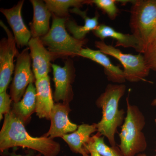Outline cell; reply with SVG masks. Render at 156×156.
Listing matches in <instances>:
<instances>
[{
  "label": "cell",
  "mask_w": 156,
  "mask_h": 156,
  "mask_svg": "<svg viewBox=\"0 0 156 156\" xmlns=\"http://www.w3.org/2000/svg\"><path fill=\"white\" fill-rule=\"evenodd\" d=\"M24 122L12 111L5 115L0 131V151L5 152L11 148H27L42 156H57L61 151L58 142L49 137H33L28 134Z\"/></svg>",
  "instance_id": "6da1fadb"
},
{
  "label": "cell",
  "mask_w": 156,
  "mask_h": 156,
  "mask_svg": "<svg viewBox=\"0 0 156 156\" xmlns=\"http://www.w3.org/2000/svg\"><path fill=\"white\" fill-rule=\"evenodd\" d=\"M126 91L124 84H108L96 101V105L102 110V118L97 124L98 132L107 138L111 146H116L115 134L126 118L125 111L119 108V102Z\"/></svg>",
  "instance_id": "7a4b0ae2"
},
{
  "label": "cell",
  "mask_w": 156,
  "mask_h": 156,
  "mask_svg": "<svg viewBox=\"0 0 156 156\" xmlns=\"http://www.w3.org/2000/svg\"><path fill=\"white\" fill-rule=\"evenodd\" d=\"M127 115L119 134V147L125 156L137 155L144 151L147 143L143 129L145 125V117L138 107L132 105L126 98Z\"/></svg>",
  "instance_id": "3957f363"
},
{
  "label": "cell",
  "mask_w": 156,
  "mask_h": 156,
  "mask_svg": "<svg viewBox=\"0 0 156 156\" xmlns=\"http://www.w3.org/2000/svg\"><path fill=\"white\" fill-rule=\"evenodd\" d=\"M130 27L139 43L140 53L144 54L156 30V0L132 1Z\"/></svg>",
  "instance_id": "277c9868"
},
{
  "label": "cell",
  "mask_w": 156,
  "mask_h": 156,
  "mask_svg": "<svg viewBox=\"0 0 156 156\" xmlns=\"http://www.w3.org/2000/svg\"><path fill=\"white\" fill-rule=\"evenodd\" d=\"M67 18L57 17L53 14L50 30L44 36L40 38L44 45L52 53L54 59L78 56L88 40H78L68 33L66 27Z\"/></svg>",
  "instance_id": "5b68a950"
},
{
  "label": "cell",
  "mask_w": 156,
  "mask_h": 156,
  "mask_svg": "<svg viewBox=\"0 0 156 156\" xmlns=\"http://www.w3.org/2000/svg\"><path fill=\"white\" fill-rule=\"evenodd\" d=\"M95 46L102 53L120 61L124 67L126 80L131 83L146 81L145 78L148 76L150 69L142 53L136 55L124 53L119 49L107 44L104 41H97L95 42Z\"/></svg>",
  "instance_id": "8992f818"
},
{
  "label": "cell",
  "mask_w": 156,
  "mask_h": 156,
  "mask_svg": "<svg viewBox=\"0 0 156 156\" xmlns=\"http://www.w3.org/2000/svg\"><path fill=\"white\" fill-rule=\"evenodd\" d=\"M29 52V48H26L17 56L14 76L10 87V96L14 103L21 100L29 85L36 81L31 68L32 60Z\"/></svg>",
  "instance_id": "52a82bcc"
},
{
  "label": "cell",
  "mask_w": 156,
  "mask_h": 156,
  "mask_svg": "<svg viewBox=\"0 0 156 156\" xmlns=\"http://www.w3.org/2000/svg\"><path fill=\"white\" fill-rule=\"evenodd\" d=\"M0 25L6 33L7 38L0 42V93L7 91L14 70V59L19 53L14 36L2 20Z\"/></svg>",
  "instance_id": "ba28073f"
},
{
  "label": "cell",
  "mask_w": 156,
  "mask_h": 156,
  "mask_svg": "<svg viewBox=\"0 0 156 156\" xmlns=\"http://www.w3.org/2000/svg\"><path fill=\"white\" fill-rule=\"evenodd\" d=\"M51 67L55 89L53 99L56 102L62 101V103L69 104L73 97L72 86L75 76L73 62L71 59H68L63 67L52 64Z\"/></svg>",
  "instance_id": "9c48e42d"
},
{
  "label": "cell",
  "mask_w": 156,
  "mask_h": 156,
  "mask_svg": "<svg viewBox=\"0 0 156 156\" xmlns=\"http://www.w3.org/2000/svg\"><path fill=\"white\" fill-rule=\"evenodd\" d=\"M69 104H55L50 113L51 122L49 131L43 136L53 139L61 137L68 133L73 132L77 129L78 126L70 121L69 114L71 111Z\"/></svg>",
  "instance_id": "30bf717a"
},
{
  "label": "cell",
  "mask_w": 156,
  "mask_h": 156,
  "mask_svg": "<svg viewBox=\"0 0 156 156\" xmlns=\"http://www.w3.org/2000/svg\"><path fill=\"white\" fill-rule=\"evenodd\" d=\"M28 46L36 80L47 76L52 65L51 61L54 60L52 53L45 48L40 38L31 37Z\"/></svg>",
  "instance_id": "8fae6325"
},
{
  "label": "cell",
  "mask_w": 156,
  "mask_h": 156,
  "mask_svg": "<svg viewBox=\"0 0 156 156\" xmlns=\"http://www.w3.org/2000/svg\"><path fill=\"white\" fill-rule=\"evenodd\" d=\"M24 1H20L17 5L9 9H1L13 31L15 41L18 48L28 46L32 37L30 31L27 27L21 15Z\"/></svg>",
  "instance_id": "7c38bea8"
},
{
  "label": "cell",
  "mask_w": 156,
  "mask_h": 156,
  "mask_svg": "<svg viewBox=\"0 0 156 156\" xmlns=\"http://www.w3.org/2000/svg\"><path fill=\"white\" fill-rule=\"evenodd\" d=\"M78 56L89 58L103 66L109 81L118 84H122L126 82L123 70L119 66L113 64L106 54L100 50H92L89 48H83Z\"/></svg>",
  "instance_id": "4fadbf2b"
},
{
  "label": "cell",
  "mask_w": 156,
  "mask_h": 156,
  "mask_svg": "<svg viewBox=\"0 0 156 156\" xmlns=\"http://www.w3.org/2000/svg\"><path fill=\"white\" fill-rule=\"evenodd\" d=\"M36 113L40 119L50 120V113L54 106V101L49 76L36 80Z\"/></svg>",
  "instance_id": "5bb4252c"
},
{
  "label": "cell",
  "mask_w": 156,
  "mask_h": 156,
  "mask_svg": "<svg viewBox=\"0 0 156 156\" xmlns=\"http://www.w3.org/2000/svg\"><path fill=\"white\" fill-rule=\"evenodd\" d=\"M30 2L34 10L33 19L30 24L32 37L41 38L50 30V19L52 13L44 1L31 0Z\"/></svg>",
  "instance_id": "9a60e30c"
},
{
  "label": "cell",
  "mask_w": 156,
  "mask_h": 156,
  "mask_svg": "<svg viewBox=\"0 0 156 156\" xmlns=\"http://www.w3.org/2000/svg\"><path fill=\"white\" fill-rule=\"evenodd\" d=\"M97 131V124H83L78 126L77 129L74 132L65 134L62 138L73 153L86 156L89 154L85 150L84 146L91 138V134Z\"/></svg>",
  "instance_id": "2e32d148"
},
{
  "label": "cell",
  "mask_w": 156,
  "mask_h": 156,
  "mask_svg": "<svg viewBox=\"0 0 156 156\" xmlns=\"http://www.w3.org/2000/svg\"><path fill=\"white\" fill-rule=\"evenodd\" d=\"M93 33L101 41H104L108 37L115 39L117 41L115 47L121 46L125 48H132L140 53L139 42L132 34L122 33L117 31L111 27L103 24L98 25L93 31Z\"/></svg>",
  "instance_id": "e0dca14e"
},
{
  "label": "cell",
  "mask_w": 156,
  "mask_h": 156,
  "mask_svg": "<svg viewBox=\"0 0 156 156\" xmlns=\"http://www.w3.org/2000/svg\"><path fill=\"white\" fill-rule=\"evenodd\" d=\"M70 11L72 13L79 14L85 21L83 26L78 25L74 20H67L66 22V28L72 34L73 37L77 40H84L87 34L95 30L99 25V15L98 13H96L94 17L90 18L87 16L86 11H81L80 9L74 8Z\"/></svg>",
  "instance_id": "ac0fdd59"
},
{
  "label": "cell",
  "mask_w": 156,
  "mask_h": 156,
  "mask_svg": "<svg viewBox=\"0 0 156 156\" xmlns=\"http://www.w3.org/2000/svg\"><path fill=\"white\" fill-rule=\"evenodd\" d=\"M36 108V89L33 83H31L27 87L22 99L13 103L11 111L25 123L31 115L35 112Z\"/></svg>",
  "instance_id": "d6986e66"
},
{
  "label": "cell",
  "mask_w": 156,
  "mask_h": 156,
  "mask_svg": "<svg viewBox=\"0 0 156 156\" xmlns=\"http://www.w3.org/2000/svg\"><path fill=\"white\" fill-rule=\"evenodd\" d=\"M84 149L88 154H89V151L94 150L102 156H125L117 146L110 147L107 145L105 142L104 136L98 132L91 136L84 146Z\"/></svg>",
  "instance_id": "ffe728a7"
},
{
  "label": "cell",
  "mask_w": 156,
  "mask_h": 156,
  "mask_svg": "<svg viewBox=\"0 0 156 156\" xmlns=\"http://www.w3.org/2000/svg\"><path fill=\"white\" fill-rule=\"evenodd\" d=\"M44 2L52 13L64 18H67L70 8L80 9L87 4V1L83 0H45Z\"/></svg>",
  "instance_id": "44dd1931"
},
{
  "label": "cell",
  "mask_w": 156,
  "mask_h": 156,
  "mask_svg": "<svg viewBox=\"0 0 156 156\" xmlns=\"http://www.w3.org/2000/svg\"><path fill=\"white\" fill-rule=\"evenodd\" d=\"M118 1L115 0H92L87 1V4H94L105 12L111 20H114L116 17L119 9L116 5Z\"/></svg>",
  "instance_id": "7402d4cb"
},
{
  "label": "cell",
  "mask_w": 156,
  "mask_h": 156,
  "mask_svg": "<svg viewBox=\"0 0 156 156\" xmlns=\"http://www.w3.org/2000/svg\"><path fill=\"white\" fill-rule=\"evenodd\" d=\"M12 100L11 96L5 91L0 93V120L3 118V115L11 111V105Z\"/></svg>",
  "instance_id": "603a6c76"
},
{
  "label": "cell",
  "mask_w": 156,
  "mask_h": 156,
  "mask_svg": "<svg viewBox=\"0 0 156 156\" xmlns=\"http://www.w3.org/2000/svg\"><path fill=\"white\" fill-rule=\"evenodd\" d=\"M148 67L150 70L156 71V52L144 54Z\"/></svg>",
  "instance_id": "cb8c5ba5"
},
{
  "label": "cell",
  "mask_w": 156,
  "mask_h": 156,
  "mask_svg": "<svg viewBox=\"0 0 156 156\" xmlns=\"http://www.w3.org/2000/svg\"><path fill=\"white\" fill-rule=\"evenodd\" d=\"M156 52V30L148 44L145 53H151Z\"/></svg>",
  "instance_id": "d4e9b609"
},
{
  "label": "cell",
  "mask_w": 156,
  "mask_h": 156,
  "mask_svg": "<svg viewBox=\"0 0 156 156\" xmlns=\"http://www.w3.org/2000/svg\"><path fill=\"white\" fill-rule=\"evenodd\" d=\"M2 153H4V154H5V155H6L9 156H31L30 154H29L26 155H22L19 154H17V153H16L15 152V151H13L11 153H6V152H3ZM37 156H42L40 154H39L38 155H37Z\"/></svg>",
  "instance_id": "484cf974"
},
{
  "label": "cell",
  "mask_w": 156,
  "mask_h": 156,
  "mask_svg": "<svg viewBox=\"0 0 156 156\" xmlns=\"http://www.w3.org/2000/svg\"><path fill=\"white\" fill-rule=\"evenodd\" d=\"M89 154L86 156H102L99 154L96 151L94 150H90L89 151Z\"/></svg>",
  "instance_id": "4316f807"
},
{
  "label": "cell",
  "mask_w": 156,
  "mask_h": 156,
  "mask_svg": "<svg viewBox=\"0 0 156 156\" xmlns=\"http://www.w3.org/2000/svg\"><path fill=\"white\" fill-rule=\"evenodd\" d=\"M151 105L152 106H156V98H155L153 100V101L152 102Z\"/></svg>",
  "instance_id": "83f0119b"
},
{
  "label": "cell",
  "mask_w": 156,
  "mask_h": 156,
  "mask_svg": "<svg viewBox=\"0 0 156 156\" xmlns=\"http://www.w3.org/2000/svg\"><path fill=\"white\" fill-rule=\"evenodd\" d=\"M136 156H148L146 154H137V155H136ZM154 156H156V155Z\"/></svg>",
  "instance_id": "f1b7e54d"
},
{
  "label": "cell",
  "mask_w": 156,
  "mask_h": 156,
  "mask_svg": "<svg viewBox=\"0 0 156 156\" xmlns=\"http://www.w3.org/2000/svg\"><path fill=\"white\" fill-rule=\"evenodd\" d=\"M155 122L156 124V118L155 120Z\"/></svg>",
  "instance_id": "f546056e"
},
{
  "label": "cell",
  "mask_w": 156,
  "mask_h": 156,
  "mask_svg": "<svg viewBox=\"0 0 156 156\" xmlns=\"http://www.w3.org/2000/svg\"><path fill=\"white\" fill-rule=\"evenodd\" d=\"M66 156V155H65V156Z\"/></svg>",
  "instance_id": "4dcf8cb0"
}]
</instances>
